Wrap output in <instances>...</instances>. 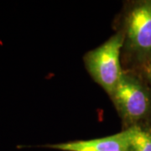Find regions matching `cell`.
Here are the masks:
<instances>
[{"label":"cell","instance_id":"1","mask_svg":"<svg viewBox=\"0 0 151 151\" xmlns=\"http://www.w3.org/2000/svg\"><path fill=\"white\" fill-rule=\"evenodd\" d=\"M124 124V129L146 124L151 116V90L131 70H124L109 96Z\"/></svg>","mask_w":151,"mask_h":151},{"label":"cell","instance_id":"2","mask_svg":"<svg viewBox=\"0 0 151 151\" xmlns=\"http://www.w3.org/2000/svg\"><path fill=\"white\" fill-rule=\"evenodd\" d=\"M123 51L140 66L151 60V0L136 1L124 14Z\"/></svg>","mask_w":151,"mask_h":151},{"label":"cell","instance_id":"3","mask_svg":"<svg viewBox=\"0 0 151 151\" xmlns=\"http://www.w3.org/2000/svg\"><path fill=\"white\" fill-rule=\"evenodd\" d=\"M124 41V33L119 30L83 56L87 72L108 96L112 94L124 71L121 65Z\"/></svg>","mask_w":151,"mask_h":151},{"label":"cell","instance_id":"4","mask_svg":"<svg viewBox=\"0 0 151 151\" xmlns=\"http://www.w3.org/2000/svg\"><path fill=\"white\" fill-rule=\"evenodd\" d=\"M42 147L60 151H129L128 138L124 129L116 134L102 138L49 144Z\"/></svg>","mask_w":151,"mask_h":151},{"label":"cell","instance_id":"5","mask_svg":"<svg viewBox=\"0 0 151 151\" xmlns=\"http://www.w3.org/2000/svg\"><path fill=\"white\" fill-rule=\"evenodd\" d=\"M129 151H151V125L138 124L124 129Z\"/></svg>","mask_w":151,"mask_h":151},{"label":"cell","instance_id":"6","mask_svg":"<svg viewBox=\"0 0 151 151\" xmlns=\"http://www.w3.org/2000/svg\"><path fill=\"white\" fill-rule=\"evenodd\" d=\"M141 68H142V71H143V74L146 81L149 84L148 86L151 90V60L150 62L146 63L145 65L141 66Z\"/></svg>","mask_w":151,"mask_h":151}]
</instances>
